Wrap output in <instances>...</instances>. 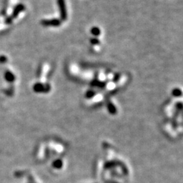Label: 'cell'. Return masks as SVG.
Masks as SVG:
<instances>
[{
	"label": "cell",
	"instance_id": "9",
	"mask_svg": "<svg viewBox=\"0 0 183 183\" xmlns=\"http://www.w3.org/2000/svg\"><path fill=\"white\" fill-rule=\"evenodd\" d=\"M7 61H8L7 57L4 55L0 56V63L4 64V63H6V62H7Z\"/></svg>",
	"mask_w": 183,
	"mask_h": 183
},
{
	"label": "cell",
	"instance_id": "1",
	"mask_svg": "<svg viewBox=\"0 0 183 183\" xmlns=\"http://www.w3.org/2000/svg\"><path fill=\"white\" fill-rule=\"evenodd\" d=\"M56 3L58 8L59 10L60 13V19L62 21H65L67 20V9H66V5L65 0H56Z\"/></svg>",
	"mask_w": 183,
	"mask_h": 183
},
{
	"label": "cell",
	"instance_id": "2",
	"mask_svg": "<svg viewBox=\"0 0 183 183\" xmlns=\"http://www.w3.org/2000/svg\"><path fill=\"white\" fill-rule=\"evenodd\" d=\"M40 23L44 26H60L62 24V21L60 19H43Z\"/></svg>",
	"mask_w": 183,
	"mask_h": 183
},
{
	"label": "cell",
	"instance_id": "7",
	"mask_svg": "<svg viewBox=\"0 0 183 183\" xmlns=\"http://www.w3.org/2000/svg\"><path fill=\"white\" fill-rule=\"evenodd\" d=\"M90 43L92 46H98L100 44V40L99 39L98 37H92V38L90 39Z\"/></svg>",
	"mask_w": 183,
	"mask_h": 183
},
{
	"label": "cell",
	"instance_id": "6",
	"mask_svg": "<svg viewBox=\"0 0 183 183\" xmlns=\"http://www.w3.org/2000/svg\"><path fill=\"white\" fill-rule=\"evenodd\" d=\"M90 33L94 37H98L99 36H100V34H101V31H100L99 27H98L97 26H92V27L90 29Z\"/></svg>",
	"mask_w": 183,
	"mask_h": 183
},
{
	"label": "cell",
	"instance_id": "3",
	"mask_svg": "<svg viewBox=\"0 0 183 183\" xmlns=\"http://www.w3.org/2000/svg\"><path fill=\"white\" fill-rule=\"evenodd\" d=\"M33 90L37 93H47L50 90L51 87L49 84L36 83L33 86Z\"/></svg>",
	"mask_w": 183,
	"mask_h": 183
},
{
	"label": "cell",
	"instance_id": "4",
	"mask_svg": "<svg viewBox=\"0 0 183 183\" xmlns=\"http://www.w3.org/2000/svg\"><path fill=\"white\" fill-rule=\"evenodd\" d=\"M24 10H25V6H24V4H18V5L16 6L15 8H14L12 14L10 17L12 18V19H16V18L19 15L20 13L23 12V11H24Z\"/></svg>",
	"mask_w": 183,
	"mask_h": 183
},
{
	"label": "cell",
	"instance_id": "11",
	"mask_svg": "<svg viewBox=\"0 0 183 183\" xmlns=\"http://www.w3.org/2000/svg\"><path fill=\"white\" fill-rule=\"evenodd\" d=\"M120 79V74L119 73H116L114 75V77L113 78V81L114 82H117Z\"/></svg>",
	"mask_w": 183,
	"mask_h": 183
},
{
	"label": "cell",
	"instance_id": "10",
	"mask_svg": "<svg viewBox=\"0 0 183 183\" xmlns=\"http://www.w3.org/2000/svg\"><path fill=\"white\" fill-rule=\"evenodd\" d=\"M95 92H94L93 90H89L88 92L86 93V97L88 98H91L94 97L95 95Z\"/></svg>",
	"mask_w": 183,
	"mask_h": 183
},
{
	"label": "cell",
	"instance_id": "12",
	"mask_svg": "<svg viewBox=\"0 0 183 183\" xmlns=\"http://www.w3.org/2000/svg\"><path fill=\"white\" fill-rule=\"evenodd\" d=\"M12 19L11 17H8V18H7V19H6V24H10L11 23H12Z\"/></svg>",
	"mask_w": 183,
	"mask_h": 183
},
{
	"label": "cell",
	"instance_id": "8",
	"mask_svg": "<svg viewBox=\"0 0 183 183\" xmlns=\"http://www.w3.org/2000/svg\"><path fill=\"white\" fill-rule=\"evenodd\" d=\"M172 94L176 97H179L182 95V91L179 88H175L172 91Z\"/></svg>",
	"mask_w": 183,
	"mask_h": 183
},
{
	"label": "cell",
	"instance_id": "5",
	"mask_svg": "<svg viewBox=\"0 0 183 183\" xmlns=\"http://www.w3.org/2000/svg\"><path fill=\"white\" fill-rule=\"evenodd\" d=\"M4 78H5L6 81L10 82V83H12V82L14 81L16 79L14 75L10 71H6V73H4Z\"/></svg>",
	"mask_w": 183,
	"mask_h": 183
}]
</instances>
